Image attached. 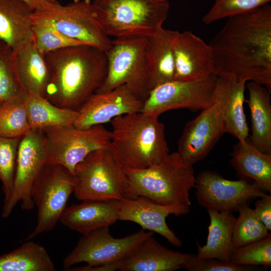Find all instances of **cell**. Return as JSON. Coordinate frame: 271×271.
Masks as SVG:
<instances>
[{"mask_svg": "<svg viewBox=\"0 0 271 271\" xmlns=\"http://www.w3.org/2000/svg\"><path fill=\"white\" fill-rule=\"evenodd\" d=\"M26 95L17 74L12 51L9 48L0 55V100L4 102L18 97L24 98Z\"/></svg>", "mask_w": 271, "mask_h": 271, "instance_id": "obj_35", "label": "cell"}, {"mask_svg": "<svg viewBox=\"0 0 271 271\" xmlns=\"http://www.w3.org/2000/svg\"><path fill=\"white\" fill-rule=\"evenodd\" d=\"M159 116L142 112L113 118L109 149L123 170H140L162 161L169 154L165 125Z\"/></svg>", "mask_w": 271, "mask_h": 271, "instance_id": "obj_3", "label": "cell"}, {"mask_svg": "<svg viewBox=\"0 0 271 271\" xmlns=\"http://www.w3.org/2000/svg\"><path fill=\"white\" fill-rule=\"evenodd\" d=\"M213 98L210 106L187 123L178 142L177 152L192 165L206 157L225 133L220 106L214 94Z\"/></svg>", "mask_w": 271, "mask_h": 271, "instance_id": "obj_15", "label": "cell"}, {"mask_svg": "<svg viewBox=\"0 0 271 271\" xmlns=\"http://www.w3.org/2000/svg\"><path fill=\"white\" fill-rule=\"evenodd\" d=\"M20 140L0 137V181L4 195L3 204L8 201L13 190Z\"/></svg>", "mask_w": 271, "mask_h": 271, "instance_id": "obj_34", "label": "cell"}, {"mask_svg": "<svg viewBox=\"0 0 271 271\" xmlns=\"http://www.w3.org/2000/svg\"><path fill=\"white\" fill-rule=\"evenodd\" d=\"M42 129L47 144V163L61 165L73 175L76 165L89 154L109 147L111 136L102 124L86 129L69 125Z\"/></svg>", "mask_w": 271, "mask_h": 271, "instance_id": "obj_8", "label": "cell"}, {"mask_svg": "<svg viewBox=\"0 0 271 271\" xmlns=\"http://www.w3.org/2000/svg\"><path fill=\"white\" fill-rule=\"evenodd\" d=\"M153 234V232L142 229L125 237L114 238L110 233L109 226L99 228L83 235L64 258L63 266L66 270L81 262L94 266L118 261Z\"/></svg>", "mask_w": 271, "mask_h": 271, "instance_id": "obj_12", "label": "cell"}, {"mask_svg": "<svg viewBox=\"0 0 271 271\" xmlns=\"http://www.w3.org/2000/svg\"><path fill=\"white\" fill-rule=\"evenodd\" d=\"M31 130L23 98L3 102L0 105V137L21 139Z\"/></svg>", "mask_w": 271, "mask_h": 271, "instance_id": "obj_31", "label": "cell"}, {"mask_svg": "<svg viewBox=\"0 0 271 271\" xmlns=\"http://www.w3.org/2000/svg\"><path fill=\"white\" fill-rule=\"evenodd\" d=\"M12 55L19 80L26 94L35 93L44 97L50 74L44 55L34 41Z\"/></svg>", "mask_w": 271, "mask_h": 271, "instance_id": "obj_26", "label": "cell"}, {"mask_svg": "<svg viewBox=\"0 0 271 271\" xmlns=\"http://www.w3.org/2000/svg\"><path fill=\"white\" fill-rule=\"evenodd\" d=\"M178 31L162 28L148 37L145 51L146 89L149 93L174 80L175 67L172 42Z\"/></svg>", "mask_w": 271, "mask_h": 271, "instance_id": "obj_20", "label": "cell"}, {"mask_svg": "<svg viewBox=\"0 0 271 271\" xmlns=\"http://www.w3.org/2000/svg\"><path fill=\"white\" fill-rule=\"evenodd\" d=\"M271 0H214L202 18L207 25L219 20L246 12L268 4Z\"/></svg>", "mask_w": 271, "mask_h": 271, "instance_id": "obj_36", "label": "cell"}, {"mask_svg": "<svg viewBox=\"0 0 271 271\" xmlns=\"http://www.w3.org/2000/svg\"><path fill=\"white\" fill-rule=\"evenodd\" d=\"M234 224L232 242L233 250L260 240L269 231L256 215L254 209L245 207L239 211Z\"/></svg>", "mask_w": 271, "mask_h": 271, "instance_id": "obj_32", "label": "cell"}, {"mask_svg": "<svg viewBox=\"0 0 271 271\" xmlns=\"http://www.w3.org/2000/svg\"><path fill=\"white\" fill-rule=\"evenodd\" d=\"M91 0H74L65 6L59 4L53 9L39 11L50 19L65 35L85 45L107 52L112 39L103 31L93 15Z\"/></svg>", "mask_w": 271, "mask_h": 271, "instance_id": "obj_14", "label": "cell"}, {"mask_svg": "<svg viewBox=\"0 0 271 271\" xmlns=\"http://www.w3.org/2000/svg\"><path fill=\"white\" fill-rule=\"evenodd\" d=\"M144 100L127 85L92 94L78 109L73 125L80 129L110 122L117 116L141 112Z\"/></svg>", "mask_w": 271, "mask_h": 271, "instance_id": "obj_16", "label": "cell"}, {"mask_svg": "<svg viewBox=\"0 0 271 271\" xmlns=\"http://www.w3.org/2000/svg\"><path fill=\"white\" fill-rule=\"evenodd\" d=\"M45 248L27 240L18 248L0 256V271H55Z\"/></svg>", "mask_w": 271, "mask_h": 271, "instance_id": "obj_29", "label": "cell"}, {"mask_svg": "<svg viewBox=\"0 0 271 271\" xmlns=\"http://www.w3.org/2000/svg\"><path fill=\"white\" fill-rule=\"evenodd\" d=\"M34 11H45L53 9L58 2L56 0H23Z\"/></svg>", "mask_w": 271, "mask_h": 271, "instance_id": "obj_39", "label": "cell"}, {"mask_svg": "<svg viewBox=\"0 0 271 271\" xmlns=\"http://www.w3.org/2000/svg\"><path fill=\"white\" fill-rule=\"evenodd\" d=\"M74 188V177L65 167L49 163L44 166L32 187V197L37 208V223L26 240L55 227Z\"/></svg>", "mask_w": 271, "mask_h": 271, "instance_id": "obj_7", "label": "cell"}, {"mask_svg": "<svg viewBox=\"0 0 271 271\" xmlns=\"http://www.w3.org/2000/svg\"><path fill=\"white\" fill-rule=\"evenodd\" d=\"M217 78L213 74L200 81L172 80L160 85L149 93L141 112L159 116L172 109L202 110L214 101Z\"/></svg>", "mask_w": 271, "mask_h": 271, "instance_id": "obj_13", "label": "cell"}, {"mask_svg": "<svg viewBox=\"0 0 271 271\" xmlns=\"http://www.w3.org/2000/svg\"><path fill=\"white\" fill-rule=\"evenodd\" d=\"M148 37L112 40L106 52L107 72L105 79L95 93L110 91L126 84L144 101L148 93L145 77V51Z\"/></svg>", "mask_w": 271, "mask_h": 271, "instance_id": "obj_9", "label": "cell"}, {"mask_svg": "<svg viewBox=\"0 0 271 271\" xmlns=\"http://www.w3.org/2000/svg\"><path fill=\"white\" fill-rule=\"evenodd\" d=\"M213 74L258 83L271 92V5L228 18L209 44Z\"/></svg>", "mask_w": 271, "mask_h": 271, "instance_id": "obj_1", "label": "cell"}, {"mask_svg": "<svg viewBox=\"0 0 271 271\" xmlns=\"http://www.w3.org/2000/svg\"><path fill=\"white\" fill-rule=\"evenodd\" d=\"M9 48L6 43L0 40V55Z\"/></svg>", "mask_w": 271, "mask_h": 271, "instance_id": "obj_40", "label": "cell"}, {"mask_svg": "<svg viewBox=\"0 0 271 271\" xmlns=\"http://www.w3.org/2000/svg\"><path fill=\"white\" fill-rule=\"evenodd\" d=\"M91 8L109 38L149 37L163 28L170 4L168 0H93Z\"/></svg>", "mask_w": 271, "mask_h": 271, "instance_id": "obj_5", "label": "cell"}, {"mask_svg": "<svg viewBox=\"0 0 271 271\" xmlns=\"http://www.w3.org/2000/svg\"><path fill=\"white\" fill-rule=\"evenodd\" d=\"M210 217L206 243L201 246L197 243L199 258H216L230 261L233 250L232 230L236 218L232 212L207 209Z\"/></svg>", "mask_w": 271, "mask_h": 271, "instance_id": "obj_27", "label": "cell"}, {"mask_svg": "<svg viewBox=\"0 0 271 271\" xmlns=\"http://www.w3.org/2000/svg\"><path fill=\"white\" fill-rule=\"evenodd\" d=\"M47 160V144L42 129H31L20 140L13 190L8 201L3 204V218H8L19 202L23 210L34 208L32 187Z\"/></svg>", "mask_w": 271, "mask_h": 271, "instance_id": "obj_10", "label": "cell"}, {"mask_svg": "<svg viewBox=\"0 0 271 271\" xmlns=\"http://www.w3.org/2000/svg\"><path fill=\"white\" fill-rule=\"evenodd\" d=\"M33 41L43 55L60 49L85 45L59 31L52 22L34 11L32 15Z\"/></svg>", "mask_w": 271, "mask_h": 271, "instance_id": "obj_30", "label": "cell"}, {"mask_svg": "<svg viewBox=\"0 0 271 271\" xmlns=\"http://www.w3.org/2000/svg\"><path fill=\"white\" fill-rule=\"evenodd\" d=\"M174 80L200 81L213 74L211 48L190 31L178 32L172 42Z\"/></svg>", "mask_w": 271, "mask_h": 271, "instance_id": "obj_18", "label": "cell"}, {"mask_svg": "<svg viewBox=\"0 0 271 271\" xmlns=\"http://www.w3.org/2000/svg\"><path fill=\"white\" fill-rule=\"evenodd\" d=\"M259 268L257 266L240 265L216 258H199L194 254L184 267L188 271H247Z\"/></svg>", "mask_w": 271, "mask_h": 271, "instance_id": "obj_37", "label": "cell"}, {"mask_svg": "<svg viewBox=\"0 0 271 271\" xmlns=\"http://www.w3.org/2000/svg\"><path fill=\"white\" fill-rule=\"evenodd\" d=\"M247 103L251 116V143L260 152L271 155L270 92L264 86L253 81L246 85Z\"/></svg>", "mask_w": 271, "mask_h": 271, "instance_id": "obj_25", "label": "cell"}, {"mask_svg": "<svg viewBox=\"0 0 271 271\" xmlns=\"http://www.w3.org/2000/svg\"><path fill=\"white\" fill-rule=\"evenodd\" d=\"M123 170L128 184L126 198L143 196L164 205H191L189 192L195 182L193 165L177 152L148 168Z\"/></svg>", "mask_w": 271, "mask_h": 271, "instance_id": "obj_4", "label": "cell"}, {"mask_svg": "<svg viewBox=\"0 0 271 271\" xmlns=\"http://www.w3.org/2000/svg\"><path fill=\"white\" fill-rule=\"evenodd\" d=\"M116 200H84L66 207L59 222L82 235L109 226L118 220Z\"/></svg>", "mask_w": 271, "mask_h": 271, "instance_id": "obj_22", "label": "cell"}, {"mask_svg": "<svg viewBox=\"0 0 271 271\" xmlns=\"http://www.w3.org/2000/svg\"><path fill=\"white\" fill-rule=\"evenodd\" d=\"M44 55L50 74L44 97L58 107L78 111L106 76V53L93 46H73Z\"/></svg>", "mask_w": 271, "mask_h": 271, "instance_id": "obj_2", "label": "cell"}, {"mask_svg": "<svg viewBox=\"0 0 271 271\" xmlns=\"http://www.w3.org/2000/svg\"><path fill=\"white\" fill-rule=\"evenodd\" d=\"M194 188L198 204L207 209L234 212L267 193L250 179L229 180L217 172L205 170L195 177Z\"/></svg>", "mask_w": 271, "mask_h": 271, "instance_id": "obj_11", "label": "cell"}, {"mask_svg": "<svg viewBox=\"0 0 271 271\" xmlns=\"http://www.w3.org/2000/svg\"><path fill=\"white\" fill-rule=\"evenodd\" d=\"M2 102L3 101L1 100H0V105L2 103Z\"/></svg>", "mask_w": 271, "mask_h": 271, "instance_id": "obj_41", "label": "cell"}, {"mask_svg": "<svg viewBox=\"0 0 271 271\" xmlns=\"http://www.w3.org/2000/svg\"><path fill=\"white\" fill-rule=\"evenodd\" d=\"M230 164L239 179H250L271 193V155L260 152L248 138L234 145Z\"/></svg>", "mask_w": 271, "mask_h": 271, "instance_id": "obj_24", "label": "cell"}, {"mask_svg": "<svg viewBox=\"0 0 271 271\" xmlns=\"http://www.w3.org/2000/svg\"><path fill=\"white\" fill-rule=\"evenodd\" d=\"M230 261L240 265L271 266V234L233 250Z\"/></svg>", "mask_w": 271, "mask_h": 271, "instance_id": "obj_33", "label": "cell"}, {"mask_svg": "<svg viewBox=\"0 0 271 271\" xmlns=\"http://www.w3.org/2000/svg\"><path fill=\"white\" fill-rule=\"evenodd\" d=\"M116 206L118 220L134 222L143 230L160 234L173 245L182 246V241L168 227L166 218L171 214H186L190 206L164 205L143 196L116 200Z\"/></svg>", "mask_w": 271, "mask_h": 271, "instance_id": "obj_17", "label": "cell"}, {"mask_svg": "<svg viewBox=\"0 0 271 271\" xmlns=\"http://www.w3.org/2000/svg\"><path fill=\"white\" fill-rule=\"evenodd\" d=\"M74 193L84 200L126 198L128 184L123 169L109 148L95 150L75 167Z\"/></svg>", "mask_w": 271, "mask_h": 271, "instance_id": "obj_6", "label": "cell"}, {"mask_svg": "<svg viewBox=\"0 0 271 271\" xmlns=\"http://www.w3.org/2000/svg\"><path fill=\"white\" fill-rule=\"evenodd\" d=\"M246 82L217 77L214 97L219 102L225 133L239 142L249 135V128L243 110Z\"/></svg>", "mask_w": 271, "mask_h": 271, "instance_id": "obj_21", "label": "cell"}, {"mask_svg": "<svg viewBox=\"0 0 271 271\" xmlns=\"http://www.w3.org/2000/svg\"><path fill=\"white\" fill-rule=\"evenodd\" d=\"M34 10L23 0H0V40L16 53L33 40Z\"/></svg>", "mask_w": 271, "mask_h": 271, "instance_id": "obj_23", "label": "cell"}, {"mask_svg": "<svg viewBox=\"0 0 271 271\" xmlns=\"http://www.w3.org/2000/svg\"><path fill=\"white\" fill-rule=\"evenodd\" d=\"M254 211L268 231L271 230V196L267 193L256 199Z\"/></svg>", "mask_w": 271, "mask_h": 271, "instance_id": "obj_38", "label": "cell"}, {"mask_svg": "<svg viewBox=\"0 0 271 271\" xmlns=\"http://www.w3.org/2000/svg\"><path fill=\"white\" fill-rule=\"evenodd\" d=\"M150 236L119 260L121 271H174L184 268L192 254L175 251Z\"/></svg>", "mask_w": 271, "mask_h": 271, "instance_id": "obj_19", "label": "cell"}, {"mask_svg": "<svg viewBox=\"0 0 271 271\" xmlns=\"http://www.w3.org/2000/svg\"><path fill=\"white\" fill-rule=\"evenodd\" d=\"M31 129L73 125L78 111L58 107L43 96L28 93L23 98Z\"/></svg>", "mask_w": 271, "mask_h": 271, "instance_id": "obj_28", "label": "cell"}]
</instances>
